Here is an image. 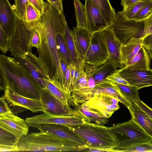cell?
<instances>
[{
	"label": "cell",
	"mask_w": 152,
	"mask_h": 152,
	"mask_svg": "<svg viewBox=\"0 0 152 152\" xmlns=\"http://www.w3.org/2000/svg\"><path fill=\"white\" fill-rule=\"evenodd\" d=\"M64 18L50 4L35 27L40 36L37 52L38 58L46 67L50 77L61 84V59L56 37L57 32L64 27Z\"/></svg>",
	"instance_id": "cell-1"
},
{
	"label": "cell",
	"mask_w": 152,
	"mask_h": 152,
	"mask_svg": "<svg viewBox=\"0 0 152 152\" xmlns=\"http://www.w3.org/2000/svg\"><path fill=\"white\" fill-rule=\"evenodd\" d=\"M0 70L7 87L22 96L40 99L42 88L30 74L13 58L0 54Z\"/></svg>",
	"instance_id": "cell-2"
},
{
	"label": "cell",
	"mask_w": 152,
	"mask_h": 152,
	"mask_svg": "<svg viewBox=\"0 0 152 152\" xmlns=\"http://www.w3.org/2000/svg\"><path fill=\"white\" fill-rule=\"evenodd\" d=\"M18 151H82L85 147L50 133L40 132L23 135L17 140Z\"/></svg>",
	"instance_id": "cell-3"
},
{
	"label": "cell",
	"mask_w": 152,
	"mask_h": 152,
	"mask_svg": "<svg viewBox=\"0 0 152 152\" xmlns=\"http://www.w3.org/2000/svg\"><path fill=\"white\" fill-rule=\"evenodd\" d=\"M71 129L84 142L86 145L85 149L114 152V149L120 144L113 132L109 127L103 125L91 122Z\"/></svg>",
	"instance_id": "cell-4"
},
{
	"label": "cell",
	"mask_w": 152,
	"mask_h": 152,
	"mask_svg": "<svg viewBox=\"0 0 152 152\" xmlns=\"http://www.w3.org/2000/svg\"><path fill=\"white\" fill-rule=\"evenodd\" d=\"M108 27L113 29L116 37L125 44L132 38H142L152 34V14L145 19L136 20L129 19L118 11Z\"/></svg>",
	"instance_id": "cell-5"
},
{
	"label": "cell",
	"mask_w": 152,
	"mask_h": 152,
	"mask_svg": "<svg viewBox=\"0 0 152 152\" xmlns=\"http://www.w3.org/2000/svg\"><path fill=\"white\" fill-rule=\"evenodd\" d=\"M109 128L119 141L114 152H121L132 146L152 140V136L132 118L128 121Z\"/></svg>",
	"instance_id": "cell-6"
},
{
	"label": "cell",
	"mask_w": 152,
	"mask_h": 152,
	"mask_svg": "<svg viewBox=\"0 0 152 152\" xmlns=\"http://www.w3.org/2000/svg\"><path fill=\"white\" fill-rule=\"evenodd\" d=\"M65 115H55L45 112L42 114L26 118L25 121L29 126L44 124H53L66 126L70 128L78 127L88 123L89 120L81 113Z\"/></svg>",
	"instance_id": "cell-7"
},
{
	"label": "cell",
	"mask_w": 152,
	"mask_h": 152,
	"mask_svg": "<svg viewBox=\"0 0 152 152\" xmlns=\"http://www.w3.org/2000/svg\"><path fill=\"white\" fill-rule=\"evenodd\" d=\"M31 29L25 24L23 20L17 16L16 29L10 40L8 41V51L13 56L32 52L30 45Z\"/></svg>",
	"instance_id": "cell-8"
},
{
	"label": "cell",
	"mask_w": 152,
	"mask_h": 152,
	"mask_svg": "<svg viewBox=\"0 0 152 152\" xmlns=\"http://www.w3.org/2000/svg\"><path fill=\"white\" fill-rule=\"evenodd\" d=\"M118 102L115 96L102 92L94 93L89 99L81 104L98 112L108 119L119 108Z\"/></svg>",
	"instance_id": "cell-9"
},
{
	"label": "cell",
	"mask_w": 152,
	"mask_h": 152,
	"mask_svg": "<svg viewBox=\"0 0 152 152\" xmlns=\"http://www.w3.org/2000/svg\"><path fill=\"white\" fill-rule=\"evenodd\" d=\"M13 58L30 74L42 89L46 88L43 79L50 77L46 67L38 57L29 52L14 56Z\"/></svg>",
	"instance_id": "cell-10"
},
{
	"label": "cell",
	"mask_w": 152,
	"mask_h": 152,
	"mask_svg": "<svg viewBox=\"0 0 152 152\" xmlns=\"http://www.w3.org/2000/svg\"><path fill=\"white\" fill-rule=\"evenodd\" d=\"M107 49L101 31L92 34L90 42L83 58L85 62L100 66L108 60Z\"/></svg>",
	"instance_id": "cell-11"
},
{
	"label": "cell",
	"mask_w": 152,
	"mask_h": 152,
	"mask_svg": "<svg viewBox=\"0 0 152 152\" xmlns=\"http://www.w3.org/2000/svg\"><path fill=\"white\" fill-rule=\"evenodd\" d=\"M107 49L108 61L116 69L124 68L121 57L122 44L115 36L113 29L109 27L101 31Z\"/></svg>",
	"instance_id": "cell-12"
},
{
	"label": "cell",
	"mask_w": 152,
	"mask_h": 152,
	"mask_svg": "<svg viewBox=\"0 0 152 152\" xmlns=\"http://www.w3.org/2000/svg\"><path fill=\"white\" fill-rule=\"evenodd\" d=\"M40 99L45 112L55 115H65L77 112L70 106L63 103L46 88L41 89Z\"/></svg>",
	"instance_id": "cell-13"
},
{
	"label": "cell",
	"mask_w": 152,
	"mask_h": 152,
	"mask_svg": "<svg viewBox=\"0 0 152 152\" xmlns=\"http://www.w3.org/2000/svg\"><path fill=\"white\" fill-rule=\"evenodd\" d=\"M17 15L8 0H0V25L8 41L16 29Z\"/></svg>",
	"instance_id": "cell-14"
},
{
	"label": "cell",
	"mask_w": 152,
	"mask_h": 152,
	"mask_svg": "<svg viewBox=\"0 0 152 152\" xmlns=\"http://www.w3.org/2000/svg\"><path fill=\"white\" fill-rule=\"evenodd\" d=\"M10 106H18L29 110L34 113L45 112L40 99H31L20 95L8 87L4 90L3 96Z\"/></svg>",
	"instance_id": "cell-15"
},
{
	"label": "cell",
	"mask_w": 152,
	"mask_h": 152,
	"mask_svg": "<svg viewBox=\"0 0 152 152\" xmlns=\"http://www.w3.org/2000/svg\"><path fill=\"white\" fill-rule=\"evenodd\" d=\"M86 29L91 33L108 27L107 23L101 12L91 0H85Z\"/></svg>",
	"instance_id": "cell-16"
},
{
	"label": "cell",
	"mask_w": 152,
	"mask_h": 152,
	"mask_svg": "<svg viewBox=\"0 0 152 152\" xmlns=\"http://www.w3.org/2000/svg\"><path fill=\"white\" fill-rule=\"evenodd\" d=\"M0 127L14 135L18 139L28 133L29 126L25 120L11 111L0 116Z\"/></svg>",
	"instance_id": "cell-17"
},
{
	"label": "cell",
	"mask_w": 152,
	"mask_h": 152,
	"mask_svg": "<svg viewBox=\"0 0 152 152\" xmlns=\"http://www.w3.org/2000/svg\"><path fill=\"white\" fill-rule=\"evenodd\" d=\"M32 127L37 128L39 132L55 135L86 148V144L83 140L71 128L66 126L53 124H44L35 125Z\"/></svg>",
	"instance_id": "cell-18"
},
{
	"label": "cell",
	"mask_w": 152,
	"mask_h": 152,
	"mask_svg": "<svg viewBox=\"0 0 152 152\" xmlns=\"http://www.w3.org/2000/svg\"><path fill=\"white\" fill-rule=\"evenodd\" d=\"M121 76L131 85L138 89L152 85V71L134 70L124 68L117 69Z\"/></svg>",
	"instance_id": "cell-19"
},
{
	"label": "cell",
	"mask_w": 152,
	"mask_h": 152,
	"mask_svg": "<svg viewBox=\"0 0 152 152\" xmlns=\"http://www.w3.org/2000/svg\"><path fill=\"white\" fill-rule=\"evenodd\" d=\"M71 94L73 107L84 103L94 94L93 91L88 86L86 75L84 70L72 86Z\"/></svg>",
	"instance_id": "cell-20"
},
{
	"label": "cell",
	"mask_w": 152,
	"mask_h": 152,
	"mask_svg": "<svg viewBox=\"0 0 152 152\" xmlns=\"http://www.w3.org/2000/svg\"><path fill=\"white\" fill-rule=\"evenodd\" d=\"M75 48L80 59H83L89 46L92 34L87 29L76 26L71 30Z\"/></svg>",
	"instance_id": "cell-21"
},
{
	"label": "cell",
	"mask_w": 152,
	"mask_h": 152,
	"mask_svg": "<svg viewBox=\"0 0 152 152\" xmlns=\"http://www.w3.org/2000/svg\"><path fill=\"white\" fill-rule=\"evenodd\" d=\"M151 60L147 50L142 46L124 68L134 70L152 71L150 66Z\"/></svg>",
	"instance_id": "cell-22"
},
{
	"label": "cell",
	"mask_w": 152,
	"mask_h": 152,
	"mask_svg": "<svg viewBox=\"0 0 152 152\" xmlns=\"http://www.w3.org/2000/svg\"><path fill=\"white\" fill-rule=\"evenodd\" d=\"M46 88L64 104L74 107L71 95L57 81L49 77L43 79Z\"/></svg>",
	"instance_id": "cell-23"
},
{
	"label": "cell",
	"mask_w": 152,
	"mask_h": 152,
	"mask_svg": "<svg viewBox=\"0 0 152 152\" xmlns=\"http://www.w3.org/2000/svg\"><path fill=\"white\" fill-rule=\"evenodd\" d=\"M128 100L131 104L127 108L131 114L132 118L152 136V118L140 109L132 100Z\"/></svg>",
	"instance_id": "cell-24"
},
{
	"label": "cell",
	"mask_w": 152,
	"mask_h": 152,
	"mask_svg": "<svg viewBox=\"0 0 152 152\" xmlns=\"http://www.w3.org/2000/svg\"><path fill=\"white\" fill-rule=\"evenodd\" d=\"M144 38H132L126 44H122L121 48V57L122 62L125 66L137 54L142 46Z\"/></svg>",
	"instance_id": "cell-25"
},
{
	"label": "cell",
	"mask_w": 152,
	"mask_h": 152,
	"mask_svg": "<svg viewBox=\"0 0 152 152\" xmlns=\"http://www.w3.org/2000/svg\"><path fill=\"white\" fill-rule=\"evenodd\" d=\"M95 93L105 92L115 96L119 102L125 105L127 108L130 105L129 100L118 92L108 80L96 85L93 89Z\"/></svg>",
	"instance_id": "cell-26"
},
{
	"label": "cell",
	"mask_w": 152,
	"mask_h": 152,
	"mask_svg": "<svg viewBox=\"0 0 152 152\" xmlns=\"http://www.w3.org/2000/svg\"><path fill=\"white\" fill-rule=\"evenodd\" d=\"M56 37L61 58L68 66L72 61L66 42L64 27L57 32Z\"/></svg>",
	"instance_id": "cell-27"
},
{
	"label": "cell",
	"mask_w": 152,
	"mask_h": 152,
	"mask_svg": "<svg viewBox=\"0 0 152 152\" xmlns=\"http://www.w3.org/2000/svg\"><path fill=\"white\" fill-rule=\"evenodd\" d=\"M116 69L108 60L100 66H95L94 70L93 77L96 85L107 81L106 77L115 72Z\"/></svg>",
	"instance_id": "cell-28"
},
{
	"label": "cell",
	"mask_w": 152,
	"mask_h": 152,
	"mask_svg": "<svg viewBox=\"0 0 152 152\" xmlns=\"http://www.w3.org/2000/svg\"><path fill=\"white\" fill-rule=\"evenodd\" d=\"M65 37L66 45L69 51L72 63L76 66L80 59L77 53L73 40L71 30L69 28L65 19L64 20Z\"/></svg>",
	"instance_id": "cell-29"
},
{
	"label": "cell",
	"mask_w": 152,
	"mask_h": 152,
	"mask_svg": "<svg viewBox=\"0 0 152 152\" xmlns=\"http://www.w3.org/2000/svg\"><path fill=\"white\" fill-rule=\"evenodd\" d=\"M97 7L109 26L115 19L116 15L115 9L109 0H91Z\"/></svg>",
	"instance_id": "cell-30"
},
{
	"label": "cell",
	"mask_w": 152,
	"mask_h": 152,
	"mask_svg": "<svg viewBox=\"0 0 152 152\" xmlns=\"http://www.w3.org/2000/svg\"><path fill=\"white\" fill-rule=\"evenodd\" d=\"M73 107V109L82 113L91 122L104 125L109 121L108 119L102 114L92 109L85 107L81 104L76 105Z\"/></svg>",
	"instance_id": "cell-31"
},
{
	"label": "cell",
	"mask_w": 152,
	"mask_h": 152,
	"mask_svg": "<svg viewBox=\"0 0 152 152\" xmlns=\"http://www.w3.org/2000/svg\"><path fill=\"white\" fill-rule=\"evenodd\" d=\"M42 15L39 12L29 1L27 5L25 19L23 20L26 26L32 29L40 22Z\"/></svg>",
	"instance_id": "cell-32"
},
{
	"label": "cell",
	"mask_w": 152,
	"mask_h": 152,
	"mask_svg": "<svg viewBox=\"0 0 152 152\" xmlns=\"http://www.w3.org/2000/svg\"><path fill=\"white\" fill-rule=\"evenodd\" d=\"M110 82L116 90L128 99L134 100L140 99L138 89L137 87L131 85Z\"/></svg>",
	"instance_id": "cell-33"
},
{
	"label": "cell",
	"mask_w": 152,
	"mask_h": 152,
	"mask_svg": "<svg viewBox=\"0 0 152 152\" xmlns=\"http://www.w3.org/2000/svg\"><path fill=\"white\" fill-rule=\"evenodd\" d=\"M77 26L86 29V15L85 5L80 0H73Z\"/></svg>",
	"instance_id": "cell-34"
},
{
	"label": "cell",
	"mask_w": 152,
	"mask_h": 152,
	"mask_svg": "<svg viewBox=\"0 0 152 152\" xmlns=\"http://www.w3.org/2000/svg\"><path fill=\"white\" fill-rule=\"evenodd\" d=\"M18 140L14 135L0 127V145L16 146Z\"/></svg>",
	"instance_id": "cell-35"
},
{
	"label": "cell",
	"mask_w": 152,
	"mask_h": 152,
	"mask_svg": "<svg viewBox=\"0 0 152 152\" xmlns=\"http://www.w3.org/2000/svg\"><path fill=\"white\" fill-rule=\"evenodd\" d=\"M152 14V0H146L144 4L132 19H145Z\"/></svg>",
	"instance_id": "cell-36"
},
{
	"label": "cell",
	"mask_w": 152,
	"mask_h": 152,
	"mask_svg": "<svg viewBox=\"0 0 152 152\" xmlns=\"http://www.w3.org/2000/svg\"><path fill=\"white\" fill-rule=\"evenodd\" d=\"M28 0H15L13 6L16 15L23 20L25 19L26 10Z\"/></svg>",
	"instance_id": "cell-37"
},
{
	"label": "cell",
	"mask_w": 152,
	"mask_h": 152,
	"mask_svg": "<svg viewBox=\"0 0 152 152\" xmlns=\"http://www.w3.org/2000/svg\"><path fill=\"white\" fill-rule=\"evenodd\" d=\"M121 152H152V140L132 146L123 150Z\"/></svg>",
	"instance_id": "cell-38"
},
{
	"label": "cell",
	"mask_w": 152,
	"mask_h": 152,
	"mask_svg": "<svg viewBox=\"0 0 152 152\" xmlns=\"http://www.w3.org/2000/svg\"><path fill=\"white\" fill-rule=\"evenodd\" d=\"M146 0H140L131 8L126 11H121L127 18L132 19L134 16L142 7Z\"/></svg>",
	"instance_id": "cell-39"
},
{
	"label": "cell",
	"mask_w": 152,
	"mask_h": 152,
	"mask_svg": "<svg viewBox=\"0 0 152 152\" xmlns=\"http://www.w3.org/2000/svg\"><path fill=\"white\" fill-rule=\"evenodd\" d=\"M32 4L39 12L42 16L47 9L48 3L43 0H28Z\"/></svg>",
	"instance_id": "cell-40"
},
{
	"label": "cell",
	"mask_w": 152,
	"mask_h": 152,
	"mask_svg": "<svg viewBox=\"0 0 152 152\" xmlns=\"http://www.w3.org/2000/svg\"><path fill=\"white\" fill-rule=\"evenodd\" d=\"M40 42V36L39 32L36 27L31 29V33L30 41L31 48H38Z\"/></svg>",
	"instance_id": "cell-41"
},
{
	"label": "cell",
	"mask_w": 152,
	"mask_h": 152,
	"mask_svg": "<svg viewBox=\"0 0 152 152\" xmlns=\"http://www.w3.org/2000/svg\"><path fill=\"white\" fill-rule=\"evenodd\" d=\"M106 79L111 82L125 84L126 85H130L127 81L121 76L119 73L116 71L107 76Z\"/></svg>",
	"instance_id": "cell-42"
},
{
	"label": "cell",
	"mask_w": 152,
	"mask_h": 152,
	"mask_svg": "<svg viewBox=\"0 0 152 152\" xmlns=\"http://www.w3.org/2000/svg\"><path fill=\"white\" fill-rule=\"evenodd\" d=\"M152 34L144 37L142 41V46L146 49L151 59L152 58Z\"/></svg>",
	"instance_id": "cell-43"
},
{
	"label": "cell",
	"mask_w": 152,
	"mask_h": 152,
	"mask_svg": "<svg viewBox=\"0 0 152 152\" xmlns=\"http://www.w3.org/2000/svg\"><path fill=\"white\" fill-rule=\"evenodd\" d=\"M48 3L53 7L62 16L65 18L63 12L62 0H46Z\"/></svg>",
	"instance_id": "cell-44"
},
{
	"label": "cell",
	"mask_w": 152,
	"mask_h": 152,
	"mask_svg": "<svg viewBox=\"0 0 152 152\" xmlns=\"http://www.w3.org/2000/svg\"><path fill=\"white\" fill-rule=\"evenodd\" d=\"M132 101L140 109L145 112L152 118V110L151 108L146 105L140 99Z\"/></svg>",
	"instance_id": "cell-45"
},
{
	"label": "cell",
	"mask_w": 152,
	"mask_h": 152,
	"mask_svg": "<svg viewBox=\"0 0 152 152\" xmlns=\"http://www.w3.org/2000/svg\"><path fill=\"white\" fill-rule=\"evenodd\" d=\"M140 0H121V4L123 11H126L131 8Z\"/></svg>",
	"instance_id": "cell-46"
},
{
	"label": "cell",
	"mask_w": 152,
	"mask_h": 152,
	"mask_svg": "<svg viewBox=\"0 0 152 152\" xmlns=\"http://www.w3.org/2000/svg\"><path fill=\"white\" fill-rule=\"evenodd\" d=\"M60 65L61 68V84L64 87V85L66 68L67 65L62 59H60Z\"/></svg>",
	"instance_id": "cell-47"
},
{
	"label": "cell",
	"mask_w": 152,
	"mask_h": 152,
	"mask_svg": "<svg viewBox=\"0 0 152 152\" xmlns=\"http://www.w3.org/2000/svg\"><path fill=\"white\" fill-rule=\"evenodd\" d=\"M0 152H18L16 146L0 145Z\"/></svg>",
	"instance_id": "cell-48"
},
{
	"label": "cell",
	"mask_w": 152,
	"mask_h": 152,
	"mask_svg": "<svg viewBox=\"0 0 152 152\" xmlns=\"http://www.w3.org/2000/svg\"><path fill=\"white\" fill-rule=\"evenodd\" d=\"M69 67L70 79L72 87L73 77L76 69V66L72 63H71L69 65Z\"/></svg>",
	"instance_id": "cell-49"
},
{
	"label": "cell",
	"mask_w": 152,
	"mask_h": 152,
	"mask_svg": "<svg viewBox=\"0 0 152 152\" xmlns=\"http://www.w3.org/2000/svg\"><path fill=\"white\" fill-rule=\"evenodd\" d=\"M7 87L5 80L0 70V91H4Z\"/></svg>",
	"instance_id": "cell-50"
},
{
	"label": "cell",
	"mask_w": 152,
	"mask_h": 152,
	"mask_svg": "<svg viewBox=\"0 0 152 152\" xmlns=\"http://www.w3.org/2000/svg\"><path fill=\"white\" fill-rule=\"evenodd\" d=\"M12 111L9 106L6 107L0 105V116Z\"/></svg>",
	"instance_id": "cell-51"
},
{
	"label": "cell",
	"mask_w": 152,
	"mask_h": 152,
	"mask_svg": "<svg viewBox=\"0 0 152 152\" xmlns=\"http://www.w3.org/2000/svg\"><path fill=\"white\" fill-rule=\"evenodd\" d=\"M0 105L6 107L9 106L4 96L0 97Z\"/></svg>",
	"instance_id": "cell-52"
}]
</instances>
